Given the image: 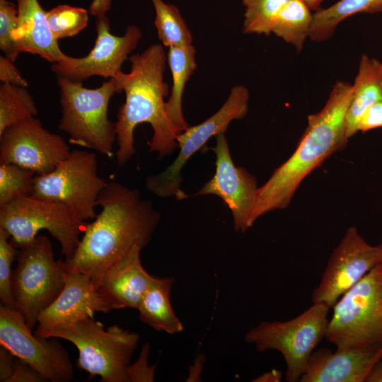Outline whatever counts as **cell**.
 <instances>
[{
	"label": "cell",
	"mask_w": 382,
	"mask_h": 382,
	"mask_svg": "<svg viewBox=\"0 0 382 382\" xmlns=\"http://www.w3.org/2000/svg\"><path fill=\"white\" fill-rule=\"evenodd\" d=\"M97 206L100 212L86 224L73 255L64 261L66 272L83 274L96 289L110 266L134 246L142 249L150 242L161 219L139 190L117 182L107 183Z\"/></svg>",
	"instance_id": "cell-1"
},
{
	"label": "cell",
	"mask_w": 382,
	"mask_h": 382,
	"mask_svg": "<svg viewBox=\"0 0 382 382\" xmlns=\"http://www.w3.org/2000/svg\"><path fill=\"white\" fill-rule=\"evenodd\" d=\"M131 70L117 77L125 93L115 122L119 166L127 163L135 154L134 132L141 123H149L154 131L150 151L158 153L159 159L171 155L178 148L180 134L170 121L164 98L168 86L163 81L167 55L163 46L154 44L141 54L131 56Z\"/></svg>",
	"instance_id": "cell-2"
},
{
	"label": "cell",
	"mask_w": 382,
	"mask_h": 382,
	"mask_svg": "<svg viewBox=\"0 0 382 382\" xmlns=\"http://www.w3.org/2000/svg\"><path fill=\"white\" fill-rule=\"evenodd\" d=\"M352 86L346 81L333 86L323 108L308 116V125L293 154L258 187L250 224L275 209L286 208L302 180L347 141L346 116Z\"/></svg>",
	"instance_id": "cell-3"
},
{
	"label": "cell",
	"mask_w": 382,
	"mask_h": 382,
	"mask_svg": "<svg viewBox=\"0 0 382 382\" xmlns=\"http://www.w3.org/2000/svg\"><path fill=\"white\" fill-rule=\"evenodd\" d=\"M34 333L74 344L79 350L77 368L90 377L99 376L100 382H128L127 369L140 339L138 333L117 325L105 330L94 318Z\"/></svg>",
	"instance_id": "cell-4"
},
{
	"label": "cell",
	"mask_w": 382,
	"mask_h": 382,
	"mask_svg": "<svg viewBox=\"0 0 382 382\" xmlns=\"http://www.w3.org/2000/svg\"><path fill=\"white\" fill-rule=\"evenodd\" d=\"M57 83L62 109L58 129L67 134L69 142L111 157L116 132L108 108L112 96L123 91L120 80L110 78L95 89L64 78Z\"/></svg>",
	"instance_id": "cell-5"
},
{
	"label": "cell",
	"mask_w": 382,
	"mask_h": 382,
	"mask_svg": "<svg viewBox=\"0 0 382 382\" xmlns=\"http://www.w3.org/2000/svg\"><path fill=\"white\" fill-rule=\"evenodd\" d=\"M11 291L17 310L33 330L38 316L57 298L66 283L64 261L56 260L50 239L37 236L18 249Z\"/></svg>",
	"instance_id": "cell-6"
},
{
	"label": "cell",
	"mask_w": 382,
	"mask_h": 382,
	"mask_svg": "<svg viewBox=\"0 0 382 382\" xmlns=\"http://www.w3.org/2000/svg\"><path fill=\"white\" fill-rule=\"evenodd\" d=\"M325 339L336 348L382 346V263L332 306Z\"/></svg>",
	"instance_id": "cell-7"
},
{
	"label": "cell",
	"mask_w": 382,
	"mask_h": 382,
	"mask_svg": "<svg viewBox=\"0 0 382 382\" xmlns=\"http://www.w3.org/2000/svg\"><path fill=\"white\" fill-rule=\"evenodd\" d=\"M330 308L322 303L313 304L298 316L286 321H262L250 329L245 341L260 352L276 350L283 356L289 382L299 381L309 358L325 338Z\"/></svg>",
	"instance_id": "cell-8"
},
{
	"label": "cell",
	"mask_w": 382,
	"mask_h": 382,
	"mask_svg": "<svg viewBox=\"0 0 382 382\" xmlns=\"http://www.w3.org/2000/svg\"><path fill=\"white\" fill-rule=\"evenodd\" d=\"M87 223L78 219L64 204L26 195L0 207V228L10 235L17 248L31 243L47 230L60 243L62 254L70 258Z\"/></svg>",
	"instance_id": "cell-9"
},
{
	"label": "cell",
	"mask_w": 382,
	"mask_h": 382,
	"mask_svg": "<svg viewBox=\"0 0 382 382\" xmlns=\"http://www.w3.org/2000/svg\"><path fill=\"white\" fill-rule=\"evenodd\" d=\"M107 183L98 174L96 154L73 150L53 170L35 177L30 195L64 204L86 222L96 218L97 199Z\"/></svg>",
	"instance_id": "cell-10"
},
{
	"label": "cell",
	"mask_w": 382,
	"mask_h": 382,
	"mask_svg": "<svg viewBox=\"0 0 382 382\" xmlns=\"http://www.w3.org/2000/svg\"><path fill=\"white\" fill-rule=\"evenodd\" d=\"M249 92L243 85L233 86L221 108L202 123L190 126L176 137L179 153L173 163L158 174L146 178V188L162 197L184 199L180 190L181 170L187 161L213 136L225 133L230 122L243 118L248 112Z\"/></svg>",
	"instance_id": "cell-11"
},
{
	"label": "cell",
	"mask_w": 382,
	"mask_h": 382,
	"mask_svg": "<svg viewBox=\"0 0 382 382\" xmlns=\"http://www.w3.org/2000/svg\"><path fill=\"white\" fill-rule=\"evenodd\" d=\"M58 339L33 333L17 310L1 305V346L29 364L49 381L67 382L73 378V365Z\"/></svg>",
	"instance_id": "cell-12"
},
{
	"label": "cell",
	"mask_w": 382,
	"mask_h": 382,
	"mask_svg": "<svg viewBox=\"0 0 382 382\" xmlns=\"http://www.w3.org/2000/svg\"><path fill=\"white\" fill-rule=\"evenodd\" d=\"M381 263L380 245L369 244L356 226L349 227L332 251L320 281L312 292V302L332 308L344 294Z\"/></svg>",
	"instance_id": "cell-13"
},
{
	"label": "cell",
	"mask_w": 382,
	"mask_h": 382,
	"mask_svg": "<svg viewBox=\"0 0 382 382\" xmlns=\"http://www.w3.org/2000/svg\"><path fill=\"white\" fill-rule=\"evenodd\" d=\"M70 152L64 138L46 129L35 117L14 124L0 134V164H14L37 175L53 170Z\"/></svg>",
	"instance_id": "cell-14"
},
{
	"label": "cell",
	"mask_w": 382,
	"mask_h": 382,
	"mask_svg": "<svg viewBox=\"0 0 382 382\" xmlns=\"http://www.w3.org/2000/svg\"><path fill=\"white\" fill-rule=\"evenodd\" d=\"M97 37L91 51L78 58L66 55L52 65L51 70L58 78L82 82L93 76L117 78L122 72L123 62L137 47L141 31L135 25L127 27L122 36L110 33V21L105 15L97 17Z\"/></svg>",
	"instance_id": "cell-15"
},
{
	"label": "cell",
	"mask_w": 382,
	"mask_h": 382,
	"mask_svg": "<svg viewBox=\"0 0 382 382\" xmlns=\"http://www.w3.org/2000/svg\"><path fill=\"white\" fill-rule=\"evenodd\" d=\"M215 138V173L194 195H214L221 197L232 213L235 231L244 233L252 226L250 219L258 189L257 180L244 168L235 166L224 133Z\"/></svg>",
	"instance_id": "cell-16"
},
{
	"label": "cell",
	"mask_w": 382,
	"mask_h": 382,
	"mask_svg": "<svg viewBox=\"0 0 382 382\" xmlns=\"http://www.w3.org/2000/svg\"><path fill=\"white\" fill-rule=\"evenodd\" d=\"M382 346L315 349L299 382H365Z\"/></svg>",
	"instance_id": "cell-17"
},
{
	"label": "cell",
	"mask_w": 382,
	"mask_h": 382,
	"mask_svg": "<svg viewBox=\"0 0 382 382\" xmlns=\"http://www.w3.org/2000/svg\"><path fill=\"white\" fill-rule=\"evenodd\" d=\"M111 310L88 277L79 272H66L63 290L39 315L36 330L73 324L93 318L96 313H108Z\"/></svg>",
	"instance_id": "cell-18"
},
{
	"label": "cell",
	"mask_w": 382,
	"mask_h": 382,
	"mask_svg": "<svg viewBox=\"0 0 382 382\" xmlns=\"http://www.w3.org/2000/svg\"><path fill=\"white\" fill-rule=\"evenodd\" d=\"M136 245L103 274L96 290L110 308H137L153 276L143 267Z\"/></svg>",
	"instance_id": "cell-19"
},
{
	"label": "cell",
	"mask_w": 382,
	"mask_h": 382,
	"mask_svg": "<svg viewBox=\"0 0 382 382\" xmlns=\"http://www.w3.org/2000/svg\"><path fill=\"white\" fill-rule=\"evenodd\" d=\"M17 26L12 33L19 53L37 54L50 62H57L65 54L59 48L48 25L47 12L37 0H17Z\"/></svg>",
	"instance_id": "cell-20"
},
{
	"label": "cell",
	"mask_w": 382,
	"mask_h": 382,
	"mask_svg": "<svg viewBox=\"0 0 382 382\" xmlns=\"http://www.w3.org/2000/svg\"><path fill=\"white\" fill-rule=\"evenodd\" d=\"M352 86V98L346 116L348 139L358 132L357 124L364 112L382 100V62L366 54L361 55Z\"/></svg>",
	"instance_id": "cell-21"
},
{
	"label": "cell",
	"mask_w": 382,
	"mask_h": 382,
	"mask_svg": "<svg viewBox=\"0 0 382 382\" xmlns=\"http://www.w3.org/2000/svg\"><path fill=\"white\" fill-rule=\"evenodd\" d=\"M174 283L173 277L153 276L137 308L139 319L143 323L157 331L170 335L183 330V325L170 303V291Z\"/></svg>",
	"instance_id": "cell-22"
},
{
	"label": "cell",
	"mask_w": 382,
	"mask_h": 382,
	"mask_svg": "<svg viewBox=\"0 0 382 382\" xmlns=\"http://www.w3.org/2000/svg\"><path fill=\"white\" fill-rule=\"evenodd\" d=\"M195 54L192 45L168 47L167 61L173 86L166 108L170 121L179 133L190 127L183 116L182 99L185 84L197 68Z\"/></svg>",
	"instance_id": "cell-23"
},
{
	"label": "cell",
	"mask_w": 382,
	"mask_h": 382,
	"mask_svg": "<svg viewBox=\"0 0 382 382\" xmlns=\"http://www.w3.org/2000/svg\"><path fill=\"white\" fill-rule=\"evenodd\" d=\"M382 12V0H339L313 13L309 39L320 42L328 40L337 25L353 15Z\"/></svg>",
	"instance_id": "cell-24"
},
{
	"label": "cell",
	"mask_w": 382,
	"mask_h": 382,
	"mask_svg": "<svg viewBox=\"0 0 382 382\" xmlns=\"http://www.w3.org/2000/svg\"><path fill=\"white\" fill-rule=\"evenodd\" d=\"M311 11L303 0H289L278 14L272 33L300 52L310 36Z\"/></svg>",
	"instance_id": "cell-25"
},
{
	"label": "cell",
	"mask_w": 382,
	"mask_h": 382,
	"mask_svg": "<svg viewBox=\"0 0 382 382\" xmlns=\"http://www.w3.org/2000/svg\"><path fill=\"white\" fill-rule=\"evenodd\" d=\"M37 113L27 87L8 83L0 86V134L7 127L34 117Z\"/></svg>",
	"instance_id": "cell-26"
},
{
	"label": "cell",
	"mask_w": 382,
	"mask_h": 382,
	"mask_svg": "<svg viewBox=\"0 0 382 382\" xmlns=\"http://www.w3.org/2000/svg\"><path fill=\"white\" fill-rule=\"evenodd\" d=\"M155 10L154 21L159 40L166 47L192 45V36L179 9L163 0H151Z\"/></svg>",
	"instance_id": "cell-27"
},
{
	"label": "cell",
	"mask_w": 382,
	"mask_h": 382,
	"mask_svg": "<svg viewBox=\"0 0 382 382\" xmlns=\"http://www.w3.org/2000/svg\"><path fill=\"white\" fill-rule=\"evenodd\" d=\"M289 0H242L243 33L269 35L278 14Z\"/></svg>",
	"instance_id": "cell-28"
},
{
	"label": "cell",
	"mask_w": 382,
	"mask_h": 382,
	"mask_svg": "<svg viewBox=\"0 0 382 382\" xmlns=\"http://www.w3.org/2000/svg\"><path fill=\"white\" fill-rule=\"evenodd\" d=\"M35 173L11 163L0 164V207L19 197L30 195Z\"/></svg>",
	"instance_id": "cell-29"
},
{
	"label": "cell",
	"mask_w": 382,
	"mask_h": 382,
	"mask_svg": "<svg viewBox=\"0 0 382 382\" xmlns=\"http://www.w3.org/2000/svg\"><path fill=\"white\" fill-rule=\"evenodd\" d=\"M88 11L83 8L59 5L47 12L50 29L56 40L72 37L83 30L88 22Z\"/></svg>",
	"instance_id": "cell-30"
},
{
	"label": "cell",
	"mask_w": 382,
	"mask_h": 382,
	"mask_svg": "<svg viewBox=\"0 0 382 382\" xmlns=\"http://www.w3.org/2000/svg\"><path fill=\"white\" fill-rule=\"evenodd\" d=\"M9 233L0 228V299L2 306L16 309L11 291V264L18 249L10 241Z\"/></svg>",
	"instance_id": "cell-31"
},
{
	"label": "cell",
	"mask_w": 382,
	"mask_h": 382,
	"mask_svg": "<svg viewBox=\"0 0 382 382\" xmlns=\"http://www.w3.org/2000/svg\"><path fill=\"white\" fill-rule=\"evenodd\" d=\"M17 21L18 7L7 0H0V49L13 62L20 54L12 37Z\"/></svg>",
	"instance_id": "cell-32"
},
{
	"label": "cell",
	"mask_w": 382,
	"mask_h": 382,
	"mask_svg": "<svg viewBox=\"0 0 382 382\" xmlns=\"http://www.w3.org/2000/svg\"><path fill=\"white\" fill-rule=\"evenodd\" d=\"M150 347L148 343L144 345L139 359L127 369L128 382L154 381L156 365H148V356Z\"/></svg>",
	"instance_id": "cell-33"
},
{
	"label": "cell",
	"mask_w": 382,
	"mask_h": 382,
	"mask_svg": "<svg viewBox=\"0 0 382 382\" xmlns=\"http://www.w3.org/2000/svg\"><path fill=\"white\" fill-rule=\"evenodd\" d=\"M49 381L42 374L25 361L15 357L14 368L7 382Z\"/></svg>",
	"instance_id": "cell-34"
},
{
	"label": "cell",
	"mask_w": 382,
	"mask_h": 382,
	"mask_svg": "<svg viewBox=\"0 0 382 382\" xmlns=\"http://www.w3.org/2000/svg\"><path fill=\"white\" fill-rule=\"evenodd\" d=\"M0 81L1 83H8L28 87V82L16 68L14 62L5 55L0 56Z\"/></svg>",
	"instance_id": "cell-35"
},
{
	"label": "cell",
	"mask_w": 382,
	"mask_h": 382,
	"mask_svg": "<svg viewBox=\"0 0 382 382\" xmlns=\"http://www.w3.org/2000/svg\"><path fill=\"white\" fill-rule=\"evenodd\" d=\"M377 128H382V100L371 105L357 124V132H366Z\"/></svg>",
	"instance_id": "cell-36"
},
{
	"label": "cell",
	"mask_w": 382,
	"mask_h": 382,
	"mask_svg": "<svg viewBox=\"0 0 382 382\" xmlns=\"http://www.w3.org/2000/svg\"><path fill=\"white\" fill-rule=\"evenodd\" d=\"M15 356L6 348L0 347V381L7 382L11 376L13 368Z\"/></svg>",
	"instance_id": "cell-37"
},
{
	"label": "cell",
	"mask_w": 382,
	"mask_h": 382,
	"mask_svg": "<svg viewBox=\"0 0 382 382\" xmlns=\"http://www.w3.org/2000/svg\"><path fill=\"white\" fill-rule=\"evenodd\" d=\"M112 0H93L89 6L88 12L96 17L105 15L110 8Z\"/></svg>",
	"instance_id": "cell-38"
},
{
	"label": "cell",
	"mask_w": 382,
	"mask_h": 382,
	"mask_svg": "<svg viewBox=\"0 0 382 382\" xmlns=\"http://www.w3.org/2000/svg\"><path fill=\"white\" fill-rule=\"evenodd\" d=\"M365 382H382V356L371 369Z\"/></svg>",
	"instance_id": "cell-39"
},
{
	"label": "cell",
	"mask_w": 382,
	"mask_h": 382,
	"mask_svg": "<svg viewBox=\"0 0 382 382\" xmlns=\"http://www.w3.org/2000/svg\"><path fill=\"white\" fill-rule=\"evenodd\" d=\"M282 378V374L280 371L272 369L270 371L264 373L257 376L253 381L255 382H279Z\"/></svg>",
	"instance_id": "cell-40"
},
{
	"label": "cell",
	"mask_w": 382,
	"mask_h": 382,
	"mask_svg": "<svg viewBox=\"0 0 382 382\" xmlns=\"http://www.w3.org/2000/svg\"><path fill=\"white\" fill-rule=\"evenodd\" d=\"M312 11H317L320 8V6L323 0H303Z\"/></svg>",
	"instance_id": "cell-41"
},
{
	"label": "cell",
	"mask_w": 382,
	"mask_h": 382,
	"mask_svg": "<svg viewBox=\"0 0 382 382\" xmlns=\"http://www.w3.org/2000/svg\"><path fill=\"white\" fill-rule=\"evenodd\" d=\"M380 246H381V248H382V243H381V244L380 245Z\"/></svg>",
	"instance_id": "cell-42"
}]
</instances>
